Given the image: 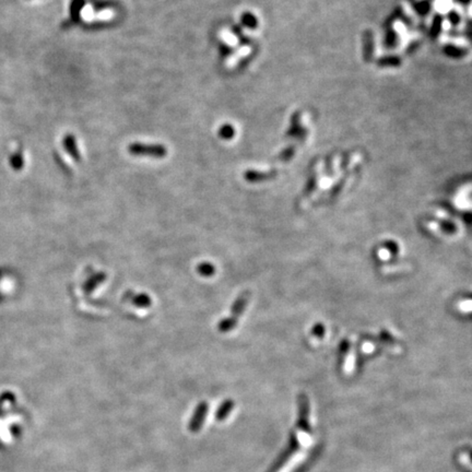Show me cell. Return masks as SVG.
I'll list each match as a JSON object with an SVG mask.
<instances>
[{"label":"cell","mask_w":472,"mask_h":472,"mask_svg":"<svg viewBox=\"0 0 472 472\" xmlns=\"http://www.w3.org/2000/svg\"><path fill=\"white\" fill-rule=\"evenodd\" d=\"M128 152L133 155H149L157 159L164 157L167 154V150L162 145H145L135 142L128 145Z\"/></svg>","instance_id":"1"},{"label":"cell","mask_w":472,"mask_h":472,"mask_svg":"<svg viewBox=\"0 0 472 472\" xmlns=\"http://www.w3.org/2000/svg\"><path fill=\"white\" fill-rule=\"evenodd\" d=\"M10 164L14 171H21L24 166V160L21 152H16L10 156Z\"/></svg>","instance_id":"10"},{"label":"cell","mask_w":472,"mask_h":472,"mask_svg":"<svg viewBox=\"0 0 472 472\" xmlns=\"http://www.w3.org/2000/svg\"><path fill=\"white\" fill-rule=\"evenodd\" d=\"M63 144H64V146H65V150L67 151V153H68L71 157H73V159L74 161L80 162V160H81V154H80V151H79V149H78L77 140H75V137H74L73 135H67V136H65Z\"/></svg>","instance_id":"4"},{"label":"cell","mask_w":472,"mask_h":472,"mask_svg":"<svg viewBox=\"0 0 472 472\" xmlns=\"http://www.w3.org/2000/svg\"><path fill=\"white\" fill-rule=\"evenodd\" d=\"M125 301L130 302L133 305L136 307H140V308H149L152 304L151 297L145 293H134L131 291L126 292L124 295Z\"/></svg>","instance_id":"3"},{"label":"cell","mask_w":472,"mask_h":472,"mask_svg":"<svg viewBox=\"0 0 472 472\" xmlns=\"http://www.w3.org/2000/svg\"><path fill=\"white\" fill-rule=\"evenodd\" d=\"M251 296H252L251 291H245V292H243V293L240 294V295H238V297L235 299L234 303H233V305H232L231 317L238 319L242 316V314L245 312L248 303H250Z\"/></svg>","instance_id":"2"},{"label":"cell","mask_w":472,"mask_h":472,"mask_svg":"<svg viewBox=\"0 0 472 472\" xmlns=\"http://www.w3.org/2000/svg\"><path fill=\"white\" fill-rule=\"evenodd\" d=\"M237 323H238V319H235L231 316L223 318L222 321L218 324V330L222 333L230 332L237 326Z\"/></svg>","instance_id":"6"},{"label":"cell","mask_w":472,"mask_h":472,"mask_svg":"<svg viewBox=\"0 0 472 472\" xmlns=\"http://www.w3.org/2000/svg\"><path fill=\"white\" fill-rule=\"evenodd\" d=\"M197 272L198 275H200L201 277L209 278L215 276L216 267L213 266L211 262H201L197 266Z\"/></svg>","instance_id":"9"},{"label":"cell","mask_w":472,"mask_h":472,"mask_svg":"<svg viewBox=\"0 0 472 472\" xmlns=\"http://www.w3.org/2000/svg\"><path fill=\"white\" fill-rule=\"evenodd\" d=\"M242 22H243V24L246 25L247 28H251V29H256L257 24H258L256 17L254 16V14H252L251 12H246V13L243 14Z\"/></svg>","instance_id":"12"},{"label":"cell","mask_w":472,"mask_h":472,"mask_svg":"<svg viewBox=\"0 0 472 472\" xmlns=\"http://www.w3.org/2000/svg\"><path fill=\"white\" fill-rule=\"evenodd\" d=\"M271 177H272V174L270 173H261V172H257V171H247L244 174V179L250 182L266 181V180L271 179Z\"/></svg>","instance_id":"7"},{"label":"cell","mask_w":472,"mask_h":472,"mask_svg":"<svg viewBox=\"0 0 472 472\" xmlns=\"http://www.w3.org/2000/svg\"><path fill=\"white\" fill-rule=\"evenodd\" d=\"M219 136L221 137L222 139H225V140L232 139L233 137L235 136L234 127H233L232 125H228V124L223 125L219 130Z\"/></svg>","instance_id":"11"},{"label":"cell","mask_w":472,"mask_h":472,"mask_svg":"<svg viewBox=\"0 0 472 472\" xmlns=\"http://www.w3.org/2000/svg\"><path fill=\"white\" fill-rule=\"evenodd\" d=\"M106 280V275L104 272H98L95 275L91 276L85 283L83 284V292L85 294H91L96 290V288L100 287Z\"/></svg>","instance_id":"5"},{"label":"cell","mask_w":472,"mask_h":472,"mask_svg":"<svg viewBox=\"0 0 472 472\" xmlns=\"http://www.w3.org/2000/svg\"><path fill=\"white\" fill-rule=\"evenodd\" d=\"M84 0H73L70 4V12H71V20L73 22H79L80 20V12L81 9L84 6Z\"/></svg>","instance_id":"8"}]
</instances>
